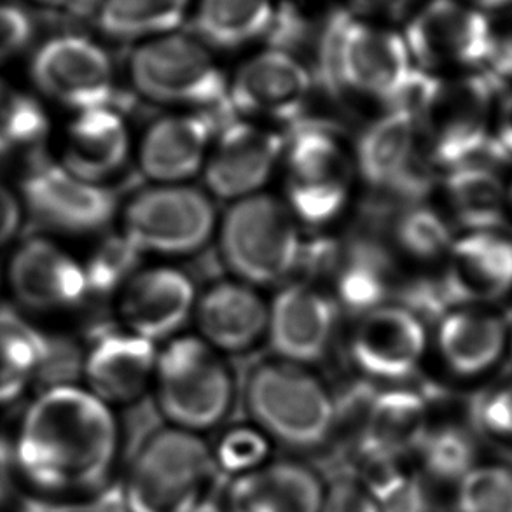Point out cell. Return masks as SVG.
I'll return each mask as SVG.
<instances>
[{
  "label": "cell",
  "instance_id": "3957f363",
  "mask_svg": "<svg viewBox=\"0 0 512 512\" xmlns=\"http://www.w3.org/2000/svg\"><path fill=\"white\" fill-rule=\"evenodd\" d=\"M219 474L205 437L163 425L147 434L126 467L123 511L201 512Z\"/></svg>",
  "mask_w": 512,
  "mask_h": 512
},
{
  "label": "cell",
  "instance_id": "7c38bea8",
  "mask_svg": "<svg viewBox=\"0 0 512 512\" xmlns=\"http://www.w3.org/2000/svg\"><path fill=\"white\" fill-rule=\"evenodd\" d=\"M282 133L256 121H229L215 133L203 167L208 191L222 200H242L261 189L284 158Z\"/></svg>",
  "mask_w": 512,
  "mask_h": 512
},
{
  "label": "cell",
  "instance_id": "484cf974",
  "mask_svg": "<svg viewBox=\"0 0 512 512\" xmlns=\"http://www.w3.org/2000/svg\"><path fill=\"white\" fill-rule=\"evenodd\" d=\"M506 343L504 320L479 306H458L439 319V355L451 373L462 378H476L490 371L502 357Z\"/></svg>",
  "mask_w": 512,
  "mask_h": 512
},
{
  "label": "cell",
  "instance_id": "1f68e13d",
  "mask_svg": "<svg viewBox=\"0 0 512 512\" xmlns=\"http://www.w3.org/2000/svg\"><path fill=\"white\" fill-rule=\"evenodd\" d=\"M415 462L425 478L441 485H457L479 464L478 444L469 430L458 425H430L416 451Z\"/></svg>",
  "mask_w": 512,
  "mask_h": 512
},
{
  "label": "cell",
  "instance_id": "ac0fdd59",
  "mask_svg": "<svg viewBox=\"0 0 512 512\" xmlns=\"http://www.w3.org/2000/svg\"><path fill=\"white\" fill-rule=\"evenodd\" d=\"M327 481L296 457L270 458L229 478L221 512H320Z\"/></svg>",
  "mask_w": 512,
  "mask_h": 512
},
{
  "label": "cell",
  "instance_id": "ba28073f",
  "mask_svg": "<svg viewBox=\"0 0 512 512\" xmlns=\"http://www.w3.org/2000/svg\"><path fill=\"white\" fill-rule=\"evenodd\" d=\"M329 74L362 97L392 107L415 70L404 37L359 18L336 21L326 41Z\"/></svg>",
  "mask_w": 512,
  "mask_h": 512
},
{
  "label": "cell",
  "instance_id": "d6986e66",
  "mask_svg": "<svg viewBox=\"0 0 512 512\" xmlns=\"http://www.w3.org/2000/svg\"><path fill=\"white\" fill-rule=\"evenodd\" d=\"M418 142L415 116L390 107L360 137L355 163L362 179L376 189H394L415 203L420 201L427 180L418 172Z\"/></svg>",
  "mask_w": 512,
  "mask_h": 512
},
{
  "label": "cell",
  "instance_id": "9c48e42d",
  "mask_svg": "<svg viewBox=\"0 0 512 512\" xmlns=\"http://www.w3.org/2000/svg\"><path fill=\"white\" fill-rule=\"evenodd\" d=\"M217 228L212 198L200 187L156 184L135 194L123 214V235L144 254L189 256Z\"/></svg>",
  "mask_w": 512,
  "mask_h": 512
},
{
  "label": "cell",
  "instance_id": "5b68a950",
  "mask_svg": "<svg viewBox=\"0 0 512 512\" xmlns=\"http://www.w3.org/2000/svg\"><path fill=\"white\" fill-rule=\"evenodd\" d=\"M219 245L229 270L252 287L284 282L303 256L298 219L266 193L233 201L219 224Z\"/></svg>",
  "mask_w": 512,
  "mask_h": 512
},
{
  "label": "cell",
  "instance_id": "74e56055",
  "mask_svg": "<svg viewBox=\"0 0 512 512\" xmlns=\"http://www.w3.org/2000/svg\"><path fill=\"white\" fill-rule=\"evenodd\" d=\"M212 448L219 471L233 478L268 462L273 444L261 430L249 423L226 430Z\"/></svg>",
  "mask_w": 512,
  "mask_h": 512
},
{
  "label": "cell",
  "instance_id": "d6a6232c",
  "mask_svg": "<svg viewBox=\"0 0 512 512\" xmlns=\"http://www.w3.org/2000/svg\"><path fill=\"white\" fill-rule=\"evenodd\" d=\"M46 338L0 310V406L18 399L37 371Z\"/></svg>",
  "mask_w": 512,
  "mask_h": 512
},
{
  "label": "cell",
  "instance_id": "8992f818",
  "mask_svg": "<svg viewBox=\"0 0 512 512\" xmlns=\"http://www.w3.org/2000/svg\"><path fill=\"white\" fill-rule=\"evenodd\" d=\"M130 76L142 97L200 112H231L228 79L207 46L182 34L142 42L133 51Z\"/></svg>",
  "mask_w": 512,
  "mask_h": 512
},
{
  "label": "cell",
  "instance_id": "4fadbf2b",
  "mask_svg": "<svg viewBox=\"0 0 512 512\" xmlns=\"http://www.w3.org/2000/svg\"><path fill=\"white\" fill-rule=\"evenodd\" d=\"M32 77L42 93L79 111L109 107L114 67L98 44L79 35L46 42L35 55Z\"/></svg>",
  "mask_w": 512,
  "mask_h": 512
},
{
  "label": "cell",
  "instance_id": "f546056e",
  "mask_svg": "<svg viewBox=\"0 0 512 512\" xmlns=\"http://www.w3.org/2000/svg\"><path fill=\"white\" fill-rule=\"evenodd\" d=\"M191 0H102L98 25L119 41H151L173 34L186 20Z\"/></svg>",
  "mask_w": 512,
  "mask_h": 512
},
{
  "label": "cell",
  "instance_id": "cb8c5ba5",
  "mask_svg": "<svg viewBox=\"0 0 512 512\" xmlns=\"http://www.w3.org/2000/svg\"><path fill=\"white\" fill-rule=\"evenodd\" d=\"M194 313L201 338L222 352H245L268 329V305L252 285L240 280L208 287L196 301Z\"/></svg>",
  "mask_w": 512,
  "mask_h": 512
},
{
  "label": "cell",
  "instance_id": "7bdbcfd3",
  "mask_svg": "<svg viewBox=\"0 0 512 512\" xmlns=\"http://www.w3.org/2000/svg\"><path fill=\"white\" fill-rule=\"evenodd\" d=\"M20 224V207L13 194L0 186V245L16 233Z\"/></svg>",
  "mask_w": 512,
  "mask_h": 512
},
{
  "label": "cell",
  "instance_id": "9a60e30c",
  "mask_svg": "<svg viewBox=\"0 0 512 512\" xmlns=\"http://www.w3.org/2000/svg\"><path fill=\"white\" fill-rule=\"evenodd\" d=\"M338 303L310 282L278 291L268 306V338L278 359L313 364L326 357L338 324Z\"/></svg>",
  "mask_w": 512,
  "mask_h": 512
},
{
  "label": "cell",
  "instance_id": "f1b7e54d",
  "mask_svg": "<svg viewBox=\"0 0 512 512\" xmlns=\"http://www.w3.org/2000/svg\"><path fill=\"white\" fill-rule=\"evenodd\" d=\"M444 187L451 212L469 231H499L506 222L509 194L497 168H455L446 175Z\"/></svg>",
  "mask_w": 512,
  "mask_h": 512
},
{
  "label": "cell",
  "instance_id": "d590c367",
  "mask_svg": "<svg viewBox=\"0 0 512 512\" xmlns=\"http://www.w3.org/2000/svg\"><path fill=\"white\" fill-rule=\"evenodd\" d=\"M46 128L41 105L0 81V156L34 144Z\"/></svg>",
  "mask_w": 512,
  "mask_h": 512
},
{
  "label": "cell",
  "instance_id": "e575fe53",
  "mask_svg": "<svg viewBox=\"0 0 512 512\" xmlns=\"http://www.w3.org/2000/svg\"><path fill=\"white\" fill-rule=\"evenodd\" d=\"M453 488L455 512H512L511 465L479 462Z\"/></svg>",
  "mask_w": 512,
  "mask_h": 512
},
{
  "label": "cell",
  "instance_id": "c3c4849f",
  "mask_svg": "<svg viewBox=\"0 0 512 512\" xmlns=\"http://www.w3.org/2000/svg\"><path fill=\"white\" fill-rule=\"evenodd\" d=\"M507 194H509V205H512V184L511 187H509V191H507Z\"/></svg>",
  "mask_w": 512,
  "mask_h": 512
},
{
  "label": "cell",
  "instance_id": "7dc6e473",
  "mask_svg": "<svg viewBox=\"0 0 512 512\" xmlns=\"http://www.w3.org/2000/svg\"><path fill=\"white\" fill-rule=\"evenodd\" d=\"M467 6L474 7L478 11H495V9H504V7L512 6V0H460Z\"/></svg>",
  "mask_w": 512,
  "mask_h": 512
},
{
  "label": "cell",
  "instance_id": "60d3db41",
  "mask_svg": "<svg viewBox=\"0 0 512 512\" xmlns=\"http://www.w3.org/2000/svg\"><path fill=\"white\" fill-rule=\"evenodd\" d=\"M34 34V23L23 9L0 6V63L20 53Z\"/></svg>",
  "mask_w": 512,
  "mask_h": 512
},
{
  "label": "cell",
  "instance_id": "bcb514c9",
  "mask_svg": "<svg viewBox=\"0 0 512 512\" xmlns=\"http://www.w3.org/2000/svg\"><path fill=\"white\" fill-rule=\"evenodd\" d=\"M362 6L371 7V9H381V11H401L409 6L413 0H357Z\"/></svg>",
  "mask_w": 512,
  "mask_h": 512
},
{
  "label": "cell",
  "instance_id": "b9f144b4",
  "mask_svg": "<svg viewBox=\"0 0 512 512\" xmlns=\"http://www.w3.org/2000/svg\"><path fill=\"white\" fill-rule=\"evenodd\" d=\"M479 72L497 91L512 86V30L502 34L495 32L492 48Z\"/></svg>",
  "mask_w": 512,
  "mask_h": 512
},
{
  "label": "cell",
  "instance_id": "52a82bcc",
  "mask_svg": "<svg viewBox=\"0 0 512 512\" xmlns=\"http://www.w3.org/2000/svg\"><path fill=\"white\" fill-rule=\"evenodd\" d=\"M285 203L298 221L326 226L345 210L353 161L327 126L299 125L285 142Z\"/></svg>",
  "mask_w": 512,
  "mask_h": 512
},
{
  "label": "cell",
  "instance_id": "ffe728a7",
  "mask_svg": "<svg viewBox=\"0 0 512 512\" xmlns=\"http://www.w3.org/2000/svg\"><path fill=\"white\" fill-rule=\"evenodd\" d=\"M430 429L429 404L420 392L392 388L374 394L355 432L359 460L408 465Z\"/></svg>",
  "mask_w": 512,
  "mask_h": 512
},
{
  "label": "cell",
  "instance_id": "8fae6325",
  "mask_svg": "<svg viewBox=\"0 0 512 512\" xmlns=\"http://www.w3.org/2000/svg\"><path fill=\"white\" fill-rule=\"evenodd\" d=\"M310 70L284 49H266L252 56L229 81L231 112L249 121L294 123L312 95Z\"/></svg>",
  "mask_w": 512,
  "mask_h": 512
},
{
  "label": "cell",
  "instance_id": "6da1fadb",
  "mask_svg": "<svg viewBox=\"0 0 512 512\" xmlns=\"http://www.w3.org/2000/svg\"><path fill=\"white\" fill-rule=\"evenodd\" d=\"M123 434L107 402L62 385L42 392L21 420L14 465L35 492L55 499L104 490L118 469Z\"/></svg>",
  "mask_w": 512,
  "mask_h": 512
},
{
  "label": "cell",
  "instance_id": "ee69618b",
  "mask_svg": "<svg viewBox=\"0 0 512 512\" xmlns=\"http://www.w3.org/2000/svg\"><path fill=\"white\" fill-rule=\"evenodd\" d=\"M495 137H497L500 146L509 154V158L512 160V91L511 95H507L502 105H500Z\"/></svg>",
  "mask_w": 512,
  "mask_h": 512
},
{
  "label": "cell",
  "instance_id": "5bb4252c",
  "mask_svg": "<svg viewBox=\"0 0 512 512\" xmlns=\"http://www.w3.org/2000/svg\"><path fill=\"white\" fill-rule=\"evenodd\" d=\"M427 350L423 319L408 306L381 305L360 315L350 338V355L371 380L413 376Z\"/></svg>",
  "mask_w": 512,
  "mask_h": 512
},
{
  "label": "cell",
  "instance_id": "d4e9b609",
  "mask_svg": "<svg viewBox=\"0 0 512 512\" xmlns=\"http://www.w3.org/2000/svg\"><path fill=\"white\" fill-rule=\"evenodd\" d=\"M9 277L16 298L37 310L76 305L88 292L84 268L46 240L25 243L14 256Z\"/></svg>",
  "mask_w": 512,
  "mask_h": 512
},
{
  "label": "cell",
  "instance_id": "4dcf8cb0",
  "mask_svg": "<svg viewBox=\"0 0 512 512\" xmlns=\"http://www.w3.org/2000/svg\"><path fill=\"white\" fill-rule=\"evenodd\" d=\"M336 296L350 312L362 313L383 305L390 291V259L371 242H359L338 254L336 264ZM336 301V303H338Z\"/></svg>",
  "mask_w": 512,
  "mask_h": 512
},
{
  "label": "cell",
  "instance_id": "30bf717a",
  "mask_svg": "<svg viewBox=\"0 0 512 512\" xmlns=\"http://www.w3.org/2000/svg\"><path fill=\"white\" fill-rule=\"evenodd\" d=\"M492 23L483 11L460 0H429L402 32L416 69L437 72L479 70L492 48Z\"/></svg>",
  "mask_w": 512,
  "mask_h": 512
},
{
  "label": "cell",
  "instance_id": "f35d334b",
  "mask_svg": "<svg viewBox=\"0 0 512 512\" xmlns=\"http://www.w3.org/2000/svg\"><path fill=\"white\" fill-rule=\"evenodd\" d=\"M472 415L483 432L512 443V380L479 395Z\"/></svg>",
  "mask_w": 512,
  "mask_h": 512
},
{
  "label": "cell",
  "instance_id": "7402d4cb",
  "mask_svg": "<svg viewBox=\"0 0 512 512\" xmlns=\"http://www.w3.org/2000/svg\"><path fill=\"white\" fill-rule=\"evenodd\" d=\"M215 133L217 123L208 112L156 119L140 140V172L156 184H186L205 167Z\"/></svg>",
  "mask_w": 512,
  "mask_h": 512
},
{
  "label": "cell",
  "instance_id": "8d00e7d4",
  "mask_svg": "<svg viewBox=\"0 0 512 512\" xmlns=\"http://www.w3.org/2000/svg\"><path fill=\"white\" fill-rule=\"evenodd\" d=\"M140 252L125 235L107 238L84 270L88 292L109 294L132 278L139 268Z\"/></svg>",
  "mask_w": 512,
  "mask_h": 512
},
{
  "label": "cell",
  "instance_id": "f6af8a7d",
  "mask_svg": "<svg viewBox=\"0 0 512 512\" xmlns=\"http://www.w3.org/2000/svg\"><path fill=\"white\" fill-rule=\"evenodd\" d=\"M46 6L62 9L65 13L86 16V14L97 13L102 0H37Z\"/></svg>",
  "mask_w": 512,
  "mask_h": 512
},
{
  "label": "cell",
  "instance_id": "44dd1931",
  "mask_svg": "<svg viewBox=\"0 0 512 512\" xmlns=\"http://www.w3.org/2000/svg\"><path fill=\"white\" fill-rule=\"evenodd\" d=\"M194 306L193 280L170 266L135 271L119 296V313L128 331L153 343L177 333Z\"/></svg>",
  "mask_w": 512,
  "mask_h": 512
},
{
  "label": "cell",
  "instance_id": "2e32d148",
  "mask_svg": "<svg viewBox=\"0 0 512 512\" xmlns=\"http://www.w3.org/2000/svg\"><path fill=\"white\" fill-rule=\"evenodd\" d=\"M23 193L37 221L69 233L104 228L118 207L116 193L109 187L79 179L69 170L48 163L28 173Z\"/></svg>",
  "mask_w": 512,
  "mask_h": 512
},
{
  "label": "cell",
  "instance_id": "7a4b0ae2",
  "mask_svg": "<svg viewBox=\"0 0 512 512\" xmlns=\"http://www.w3.org/2000/svg\"><path fill=\"white\" fill-rule=\"evenodd\" d=\"M243 399L250 423L292 455L319 453L336 439V399L305 366L282 359L257 364Z\"/></svg>",
  "mask_w": 512,
  "mask_h": 512
},
{
  "label": "cell",
  "instance_id": "681fc988",
  "mask_svg": "<svg viewBox=\"0 0 512 512\" xmlns=\"http://www.w3.org/2000/svg\"><path fill=\"white\" fill-rule=\"evenodd\" d=\"M511 355H512V333H511Z\"/></svg>",
  "mask_w": 512,
  "mask_h": 512
},
{
  "label": "cell",
  "instance_id": "e0dca14e",
  "mask_svg": "<svg viewBox=\"0 0 512 512\" xmlns=\"http://www.w3.org/2000/svg\"><path fill=\"white\" fill-rule=\"evenodd\" d=\"M439 285L451 310L504 298L512 291V238L500 231H469L455 238Z\"/></svg>",
  "mask_w": 512,
  "mask_h": 512
},
{
  "label": "cell",
  "instance_id": "277c9868",
  "mask_svg": "<svg viewBox=\"0 0 512 512\" xmlns=\"http://www.w3.org/2000/svg\"><path fill=\"white\" fill-rule=\"evenodd\" d=\"M153 387L165 425L198 436L219 429L235 406L233 374L198 336L175 338L158 353Z\"/></svg>",
  "mask_w": 512,
  "mask_h": 512
},
{
  "label": "cell",
  "instance_id": "83f0119b",
  "mask_svg": "<svg viewBox=\"0 0 512 512\" xmlns=\"http://www.w3.org/2000/svg\"><path fill=\"white\" fill-rule=\"evenodd\" d=\"M275 20L273 0H200L194 30L205 46L238 49L270 34Z\"/></svg>",
  "mask_w": 512,
  "mask_h": 512
},
{
  "label": "cell",
  "instance_id": "836d02e7",
  "mask_svg": "<svg viewBox=\"0 0 512 512\" xmlns=\"http://www.w3.org/2000/svg\"><path fill=\"white\" fill-rule=\"evenodd\" d=\"M397 247L416 261L444 257L453 243V231L443 215L423 203H409L394 224Z\"/></svg>",
  "mask_w": 512,
  "mask_h": 512
},
{
  "label": "cell",
  "instance_id": "4316f807",
  "mask_svg": "<svg viewBox=\"0 0 512 512\" xmlns=\"http://www.w3.org/2000/svg\"><path fill=\"white\" fill-rule=\"evenodd\" d=\"M130 133L125 119L111 107L83 111L69 126L63 163L79 179L98 184L125 165Z\"/></svg>",
  "mask_w": 512,
  "mask_h": 512
},
{
  "label": "cell",
  "instance_id": "603a6c76",
  "mask_svg": "<svg viewBox=\"0 0 512 512\" xmlns=\"http://www.w3.org/2000/svg\"><path fill=\"white\" fill-rule=\"evenodd\" d=\"M158 352L153 341L130 333L102 334L84 362L91 394L109 406L139 401L153 385Z\"/></svg>",
  "mask_w": 512,
  "mask_h": 512
},
{
  "label": "cell",
  "instance_id": "ab89813d",
  "mask_svg": "<svg viewBox=\"0 0 512 512\" xmlns=\"http://www.w3.org/2000/svg\"><path fill=\"white\" fill-rule=\"evenodd\" d=\"M320 512H387L383 502L357 476L327 481Z\"/></svg>",
  "mask_w": 512,
  "mask_h": 512
}]
</instances>
